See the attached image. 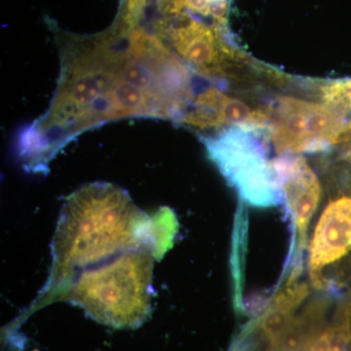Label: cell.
Returning a JSON list of instances; mask_svg holds the SVG:
<instances>
[{
	"mask_svg": "<svg viewBox=\"0 0 351 351\" xmlns=\"http://www.w3.org/2000/svg\"><path fill=\"white\" fill-rule=\"evenodd\" d=\"M339 145H341V147H345L346 151L351 152V123H348L346 126L341 141H339Z\"/></svg>",
	"mask_w": 351,
	"mask_h": 351,
	"instance_id": "9",
	"label": "cell"
},
{
	"mask_svg": "<svg viewBox=\"0 0 351 351\" xmlns=\"http://www.w3.org/2000/svg\"><path fill=\"white\" fill-rule=\"evenodd\" d=\"M209 158L239 197L255 208L282 204L280 189L262 131L226 127L202 138Z\"/></svg>",
	"mask_w": 351,
	"mask_h": 351,
	"instance_id": "3",
	"label": "cell"
},
{
	"mask_svg": "<svg viewBox=\"0 0 351 351\" xmlns=\"http://www.w3.org/2000/svg\"><path fill=\"white\" fill-rule=\"evenodd\" d=\"M351 188L323 198L308 232L304 271L311 290L339 295L351 285Z\"/></svg>",
	"mask_w": 351,
	"mask_h": 351,
	"instance_id": "4",
	"label": "cell"
},
{
	"mask_svg": "<svg viewBox=\"0 0 351 351\" xmlns=\"http://www.w3.org/2000/svg\"><path fill=\"white\" fill-rule=\"evenodd\" d=\"M145 216L122 189L94 184L73 193L64 205L55 239L60 276L83 270L136 250Z\"/></svg>",
	"mask_w": 351,
	"mask_h": 351,
	"instance_id": "1",
	"label": "cell"
},
{
	"mask_svg": "<svg viewBox=\"0 0 351 351\" xmlns=\"http://www.w3.org/2000/svg\"><path fill=\"white\" fill-rule=\"evenodd\" d=\"M315 92L321 103L345 114L351 112V78L321 82L316 85Z\"/></svg>",
	"mask_w": 351,
	"mask_h": 351,
	"instance_id": "8",
	"label": "cell"
},
{
	"mask_svg": "<svg viewBox=\"0 0 351 351\" xmlns=\"http://www.w3.org/2000/svg\"><path fill=\"white\" fill-rule=\"evenodd\" d=\"M269 138L279 156L322 154L339 145L348 122L326 104L278 96L267 110Z\"/></svg>",
	"mask_w": 351,
	"mask_h": 351,
	"instance_id": "5",
	"label": "cell"
},
{
	"mask_svg": "<svg viewBox=\"0 0 351 351\" xmlns=\"http://www.w3.org/2000/svg\"><path fill=\"white\" fill-rule=\"evenodd\" d=\"M184 121L198 128L237 126L263 132L269 130V115L267 110L210 88L198 96Z\"/></svg>",
	"mask_w": 351,
	"mask_h": 351,
	"instance_id": "7",
	"label": "cell"
},
{
	"mask_svg": "<svg viewBox=\"0 0 351 351\" xmlns=\"http://www.w3.org/2000/svg\"><path fill=\"white\" fill-rule=\"evenodd\" d=\"M152 267L143 249L126 252L78 274L69 297L98 322L138 327L151 311Z\"/></svg>",
	"mask_w": 351,
	"mask_h": 351,
	"instance_id": "2",
	"label": "cell"
},
{
	"mask_svg": "<svg viewBox=\"0 0 351 351\" xmlns=\"http://www.w3.org/2000/svg\"><path fill=\"white\" fill-rule=\"evenodd\" d=\"M271 163L292 234L283 271L304 267L309 230L324 198L322 184L304 156L282 154Z\"/></svg>",
	"mask_w": 351,
	"mask_h": 351,
	"instance_id": "6",
	"label": "cell"
}]
</instances>
